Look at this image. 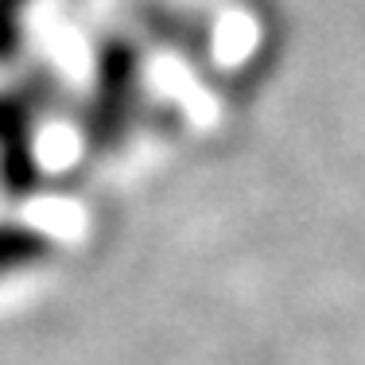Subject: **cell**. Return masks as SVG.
<instances>
[{"label": "cell", "instance_id": "cell-1", "mask_svg": "<svg viewBox=\"0 0 365 365\" xmlns=\"http://www.w3.org/2000/svg\"><path fill=\"white\" fill-rule=\"evenodd\" d=\"M47 257H51V241L43 233L16 222H0V280L28 272V268L43 264Z\"/></svg>", "mask_w": 365, "mask_h": 365}]
</instances>
